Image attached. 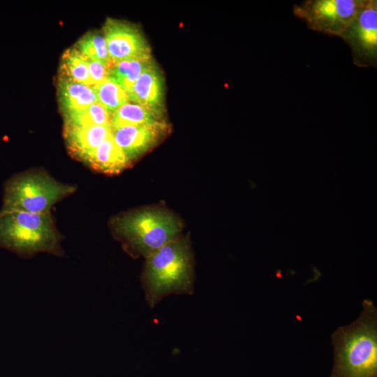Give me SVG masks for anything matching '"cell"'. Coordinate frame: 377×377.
Listing matches in <instances>:
<instances>
[{"label": "cell", "instance_id": "cell-11", "mask_svg": "<svg viewBox=\"0 0 377 377\" xmlns=\"http://www.w3.org/2000/svg\"><path fill=\"white\" fill-rule=\"evenodd\" d=\"M111 134V124L64 126V138L69 154L84 164L98 146Z\"/></svg>", "mask_w": 377, "mask_h": 377}, {"label": "cell", "instance_id": "cell-18", "mask_svg": "<svg viewBox=\"0 0 377 377\" xmlns=\"http://www.w3.org/2000/svg\"><path fill=\"white\" fill-rule=\"evenodd\" d=\"M98 103L111 115L129 101L126 91L110 79L92 86Z\"/></svg>", "mask_w": 377, "mask_h": 377}, {"label": "cell", "instance_id": "cell-3", "mask_svg": "<svg viewBox=\"0 0 377 377\" xmlns=\"http://www.w3.org/2000/svg\"><path fill=\"white\" fill-rule=\"evenodd\" d=\"M113 231L132 256L145 258L179 237L182 223L171 212L158 207L130 211L112 221Z\"/></svg>", "mask_w": 377, "mask_h": 377}, {"label": "cell", "instance_id": "cell-15", "mask_svg": "<svg viewBox=\"0 0 377 377\" xmlns=\"http://www.w3.org/2000/svg\"><path fill=\"white\" fill-rule=\"evenodd\" d=\"M166 122L162 116L138 103L128 101L119 108L111 118V126L147 125Z\"/></svg>", "mask_w": 377, "mask_h": 377}, {"label": "cell", "instance_id": "cell-8", "mask_svg": "<svg viewBox=\"0 0 377 377\" xmlns=\"http://www.w3.org/2000/svg\"><path fill=\"white\" fill-rule=\"evenodd\" d=\"M108 51L112 62L151 54L141 30L128 22L108 18L103 27Z\"/></svg>", "mask_w": 377, "mask_h": 377}, {"label": "cell", "instance_id": "cell-1", "mask_svg": "<svg viewBox=\"0 0 377 377\" xmlns=\"http://www.w3.org/2000/svg\"><path fill=\"white\" fill-rule=\"evenodd\" d=\"M334 365L330 377H377V309L362 302V311L352 323L331 336Z\"/></svg>", "mask_w": 377, "mask_h": 377}, {"label": "cell", "instance_id": "cell-14", "mask_svg": "<svg viewBox=\"0 0 377 377\" xmlns=\"http://www.w3.org/2000/svg\"><path fill=\"white\" fill-rule=\"evenodd\" d=\"M154 62L151 54L131 57L117 62L112 61L108 70V79L126 91L140 74Z\"/></svg>", "mask_w": 377, "mask_h": 377}, {"label": "cell", "instance_id": "cell-16", "mask_svg": "<svg viewBox=\"0 0 377 377\" xmlns=\"http://www.w3.org/2000/svg\"><path fill=\"white\" fill-rule=\"evenodd\" d=\"M59 77L92 86L87 58L74 46L66 49L63 53L60 61Z\"/></svg>", "mask_w": 377, "mask_h": 377}, {"label": "cell", "instance_id": "cell-13", "mask_svg": "<svg viewBox=\"0 0 377 377\" xmlns=\"http://www.w3.org/2000/svg\"><path fill=\"white\" fill-rule=\"evenodd\" d=\"M85 164L97 172L117 175L132 163L115 143L111 134L98 146Z\"/></svg>", "mask_w": 377, "mask_h": 377}, {"label": "cell", "instance_id": "cell-19", "mask_svg": "<svg viewBox=\"0 0 377 377\" xmlns=\"http://www.w3.org/2000/svg\"><path fill=\"white\" fill-rule=\"evenodd\" d=\"M112 115L98 102L87 108L64 115V126L110 125Z\"/></svg>", "mask_w": 377, "mask_h": 377}, {"label": "cell", "instance_id": "cell-5", "mask_svg": "<svg viewBox=\"0 0 377 377\" xmlns=\"http://www.w3.org/2000/svg\"><path fill=\"white\" fill-rule=\"evenodd\" d=\"M75 189V186L59 182L43 171L22 172L5 182L0 212L50 213L55 203Z\"/></svg>", "mask_w": 377, "mask_h": 377}, {"label": "cell", "instance_id": "cell-4", "mask_svg": "<svg viewBox=\"0 0 377 377\" xmlns=\"http://www.w3.org/2000/svg\"><path fill=\"white\" fill-rule=\"evenodd\" d=\"M61 237L50 213L0 212V249L22 258L63 254Z\"/></svg>", "mask_w": 377, "mask_h": 377}, {"label": "cell", "instance_id": "cell-20", "mask_svg": "<svg viewBox=\"0 0 377 377\" xmlns=\"http://www.w3.org/2000/svg\"><path fill=\"white\" fill-rule=\"evenodd\" d=\"M87 61L92 86L108 78V70L110 65L108 66L100 61L87 58Z\"/></svg>", "mask_w": 377, "mask_h": 377}, {"label": "cell", "instance_id": "cell-2", "mask_svg": "<svg viewBox=\"0 0 377 377\" xmlns=\"http://www.w3.org/2000/svg\"><path fill=\"white\" fill-rule=\"evenodd\" d=\"M141 281L151 308L170 294H193V261L188 239L179 237L146 258Z\"/></svg>", "mask_w": 377, "mask_h": 377}, {"label": "cell", "instance_id": "cell-9", "mask_svg": "<svg viewBox=\"0 0 377 377\" xmlns=\"http://www.w3.org/2000/svg\"><path fill=\"white\" fill-rule=\"evenodd\" d=\"M111 127L115 143L131 163L159 144L170 131L167 122Z\"/></svg>", "mask_w": 377, "mask_h": 377}, {"label": "cell", "instance_id": "cell-12", "mask_svg": "<svg viewBox=\"0 0 377 377\" xmlns=\"http://www.w3.org/2000/svg\"><path fill=\"white\" fill-rule=\"evenodd\" d=\"M57 94L63 116L84 110L98 102L92 86L82 84L59 76Z\"/></svg>", "mask_w": 377, "mask_h": 377}, {"label": "cell", "instance_id": "cell-10", "mask_svg": "<svg viewBox=\"0 0 377 377\" xmlns=\"http://www.w3.org/2000/svg\"><path fill=\"white\" fill-rule=\"evenodd\" d=\"M126 93L129 101L144 105L164 116V79L155 61L140 74Z\"/></svg>", "mask_w": 377, "mask_h": 377}, {"label": "cell", "instance_id": "cell-17", "mask_svg": "<svg viewBox=\"0 0 377 377\" xmlns=\"http://www.w3.org/2000/svg\"><path fill=\"white\" fill-rule=\"evenodd\" d=\"M74 47L86 58L110 66L112 63L103 34L90 31L80 37Z\"/></svg>", "mask_w": 377, "mask_h": 377}, {"label": "cell", "instance_id": "cell-7", "mask_svg": "<svg viewBox=\"0 0 377 377\" xmlns=\"http://www.w3.org/2000/svg\"><path fill=\"white\" fill-rule=\"evenodd\" d=\"M340 37L350 47L353 63L356 66L376 68L377 1L364 0L355 16Z\"/></svg>", "mask_w": 377, "mask_h": 377}, {"label": "cell", "instance_id": "cell-6", "mask_svg": "<svg viewBox=\"0 0 377 377\" xmlns=\"http://www.w3.org/2000/svg\"><path fill=\"white\" fill-rule=\"evenodd\" d=\"M364 0H308L295 5V15L309 29L330 36H341Z\"/></svg>", "mask_w": 377, "mask_h": 377}]
</instances>
